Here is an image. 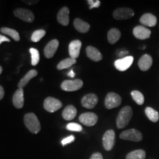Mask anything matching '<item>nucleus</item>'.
<instances>
[{
  "mask_svg": "<svg viewBox=\"0 0 159 159\" xmlns=\"http://www.w3.org/2000/svg\"><path fill=\"white\" fill-rule=\"evenodd\" d=\"M145 114L151 122H157L159 120V113L150 107L145 108Z\"/></svg>",
  "mask_w": 159,
  "mask_h": 159,
  "instance_id": "393cba45",
  "label": "nucleus"
},
{
  "mask_svg": "<svg viewBox=\"0 0 159 159\" xmlns=\"http://www.w3.org/2000/svg\"><path fill=\"white\" fill-rule=\"evenodd\" d=\"M90 159H103L102 155L100 152H94V154H92V156H91Z\"/></svg>",
  "mask_w": 159,
  "mask_h": 159,
  "instance_id": "f704fd0d",
  "label": "nucleus"
},
{
  "mask_svg": "<svg viewBox=\"0 0 159 159\" xmlns=\"http://www.w3.org/2000/svg\"><path fill=\"white\" fill-rule=\"evenodd\" d=\"M76 63V60L69 57V58H66L63 61H61L57 66V69L58 70H63V69L69 68L71 66L74 65Z\"/></svg>",
  "mask_w": 159,
  "mask_h": 159,
  "instance_id": "cd10ccee",
  "label": "nucleus"
},
{
  "mask_svg": "<svg viewBox=\"0 0 159 159\" xmlns=\"http://www.w3.org/2000/svg\"><path fill=\"white\" fill-rule=\"evenodd\" d=\"M43 107H44L45 110L48 112L53 113L59 110L62 107V103L59 99L49 97L45 99L44 102H43Z\"/></svg>",
  "mask_w": 159,
  "mask_h": 159,
  "instance_id": "423d86ee",
  "label": "nucleus"
},
{
  "mask_svg": "<svg viewBox=\"0 0 159 159\" xmlns=\"http://www.w3.org/2000/svg\"><path fill=\"white\" fill-rule=\"evenodd\" d=\"M86 55L89 58L94 61H99L102 59V55L101 54V52L98 49L95 47H92V46H89L87 47L86 49Z\"/></svg>",
  "mask_w": 159,
  "mask_h": 159,
  "instance_id": "aec40b11",
  "label": "nucleus"
},
{
  "mask_svg": "<svg viewBox=\"0 0 159 159\" xmlns=\"http://www.w3.org/2000/svg\"><path fill=\"white\" fill-rule=\"evenodd\" d=\"M77 115V109L75 108V106L73 105H68L65 108L64 110H63L62 113L63 118L65 119V120L69 121L72 120L73 119H75V117Z\"/></svg>",
  "mask_w": 159,
  "mask_h": 159,
  "instance_id": "4be33fe9",
  "label": "nucleus"
},
{
  "mask_svg": "<svg viewBox=\"0 0 159 159\" xmlns=\"http://www.w3.org/2000/svg\"><path fill=\"white\" fill-rule=\"evenodd\" d=\"M87 2L89 5V9L97 8L101 5V2L99 0H88Z\"/></svg>",
  "mask_w": 159,
  "mask_h": 159,
  "instance_id": "473e14b6",
  "label": "nucleus"
},
{
  "mask_svg": "<svg viewBox=\"0 0 159 159\" xmlns=\"http://www.w3.org/2000/svg\"><path fill=\"white\" fill-rule=\"evenodd\" d=\"M138 65L139 69L142 71H148L150 69V67L152 65V58L150 55L145 54L141 57V58L139 60Z\"/></svg>",
  "mask_w": 159,
  "mask_h": 159,
  "instance_id": "dca6fc26",
  "label": "nucleus"
},
{
  "mask_svg": "<svg viewBox=\"0 0 159 159\" xmlns=\"http://www.w3.org/2000/svg\"><path fill=\"white\" fill-rule=\"evenodd\" d=\"M120 139L123 140L132 141V142H141L142 140L143 136L142 133L136 129H129V130L123 131L119 135Z\"/></svg>",
  "mask_w": 159,
  "mask_h": 159,
  "instance_id": "7ed1b4c3",
  "label": "nucleus"
},
{
  "mask_svg": "<svg viewBox=\"0 0 159 159\" xmlns=\"http://www.w3.org/2000/svg\"><path fill=\"white\" fill-rule=\"evenodd\" d=\"M2 67L1 66H0V75L2 74Z\"/></svg>",
  "mask_w": 159,
  "mask_h": 159,
  "instance_id": "a19ab883",
  "label": "nucleus"
},
{
  "mask_svg": "<svg viewBox=\"0 0 159 159\" xmlns=\"http://www.w3.org/2000/svg\"><path fill=\"white\" fill-rule=\"evenodd\" d=\"M25 102L23 89H19L16 91L13 97V104L16 108H22Z\"/></svg>",
  "mask_w": 159,
  "mask_h": 159,
  "instance_id": "f3484780",
  "label": "nucleus"
},
{
  "mask_svg": "<svg viewBox=\"0 0 159 159\" xmlns=\"http://www.w3.org/2000/svg\"><path fill=\"white\" fill-rule=\"evenodd\" d=\"M24 122L28 130L33 134H36L41 130V124L36 115L33 113L27 114L24 117Z\"/></svg>",
  "mask_w": 159,
  "mask_h": 159,
  "instance_id": "f03ea898",
  "label": "nucleus"
},
{
  "mask_svg": "<svg viewBox=\"0 0 159 159\" xmlns=\"http://www.w3.org/2000/svg\"><path fill=\"white\" fill-rule=\"evenodd\" d=\"M73 25H74L75 28L76 29L77 31L80 32V33H87V32L89 30V29H90V25H89V24L83 21V20L80 19H75Z\"/></svg>",
  "mask_w": 159,
  "mask_h": 159,
  "instance_id": "412c9836",
  "label": "nucleus"
},
{
  "mask_svg": "<svg viewBox=\"0 0 159 159\" xmlns=\"http://www.w3.org/2000/svg\"><path fill=\"white\" fill-rule=\"evenodd\" d=\"M133 116V110L130 106L121 109L116 118V126L119 129L124 128L129 124Z\"/></svg>",
  "mask_w": 159,
  "mask_h": 159,
  "instance_id": "f257e3e1",
  "label": "nucleus"
},
{
  "mask_svg": "<svg viewBox=\"0 0 159 159\" xmlns=\"http://www.w3.org/2000/svg\"><path fill=\"white\" fill-rule=\"evenodd\" d=\"M83 82L81 80H67L61 83V89L65 91H75L83 87Z\"/></svg>",
  "mask_w": 159,
  "mask_h": 159,
  "instance_id": "20e7f679",
  "label": "nucleus"
},
{
  "mask_svg": "<svg viewBox=\"0 0 159 159\" xmlns=\"http://www.w3.org/2000/svg\"><path fill=\"white\" fill-rule=\"evenodd\" d=\"M14 15L19 19L30 23L33 22L35 19L34 14L33 13V12L25 8L16 9L14 11Z\"/></svg>",
  "mask_w": 159,
  "mask_h": 159,
  "instance_id": "9b49d317",
  "label": "nucleus"
},
{
  "mask_svg": "<svg viewBox=\"0 0 159 159\" xmlns=\"http://www.w3.org/2000/svg\"><path fill=\"white\" fill-rule=\"evenodd\" d=\"M25 2H27V4L28 5H34V4H36L38 2V1H25Z\"/></svg>",
  "mask_w": 159,
  "mask_h": 159,
  "instance_id": "ea45409f",
  "label": "nucleus"
},
{
  "mask_svg": "<svg viewBox=\"0 0 159 159\" xmlns=\"http://www.w3.org/2000/svg\"><path fill=\"white\" fill-rule=\"evenodd\" d=\"M4 96H5V91H4L3 87L0 85V100L3 99Z\"/></svg>",
  "mask_w": 159,
  "mask_h": 159,
  "instance_id": "4c0bfd02",
  "label": "nucleus"
},
{
  "mask_svg": "<svg viewBox=\"0 0 159 159\" xmlns=\"http://www.w3.org/2000/svg\"><path fill=\"white\" fill-rule=\"evenodd\" d=\"M37 75L38 71L36 70H35V69H32V70L29 71L25 75V77L20 80L19 84H18L19 89H23L24 87L30 82V80L31 79H33V77L37 76Z\"/></svg>",
  "mask_w": 159,
  "mask_h": 159,
  "instance_id": "5701e85b",
  "label": "nucleus"
},
{
  "mask_svg": "<svg viewBox=\"0 0 159 159\" xmlns=\"http://www.w3.org/2000/svg\"><path fill=\"white\" fill-rule=\"evenodd\" d=\"M103 147L106 150H111L115 144V132L113 130H108L105 133L102 137Z\"/></svg>",
  "mask_w": 159,
  "mask_h": 159,
  "instance_id": "0eeeda50",
  "label": "nucleus"
},
{
  "mask_svg": "<svg viewBox=\"0 0 159 159\" xmlns=\"http://www.w3.org/2000/svg\"><path fill=\"white\" fill-rule=\"evenodd\" d=\"M131 96L134 100L136 102L137 104L139 105H142L144 102V97L139 91H131Z\"/></svg>",
  "mask_w": 159,
  "mask_h": 159,
  "instance_id": "c85d7f7f",
  "label": "nucleus"
},
{
  "mask_svg": "<svg viewBox=\"0 0 159 159\" xmlns=\"http://www.w3.org/2000/svg\"><path fill=\"white\" fill-rule=\"evenodd\" d=\"M146 152L143 150H136L129 152L127 155L126 159H145Z\"/></svg>",
  "mask_w": 159,
  "mask_h": 159,
  "instance_id": "bb28decb",
  "label": "nucleus"
},
{
  "mask_svg": "<svg viewBox=\"0 0 159 159\" xmlns=\"http://www.w3.org/2000/svg\"><path fill=\"white\" fill-rule=\"evenodd\" d=\"M46 35V31L44 30H38L33 32L31 36V41L33 42H39L42 38Z\"/></svg>",
  "mask_w": 159,
  "mask_h": 159,
  "instance_id": "7c9ffc66",
  "label": "nucleus"
},
{
  "mask_svg": "<svg viewBox=\"0 0 159 159\" xmlns=\"http://www.w3.org/2000/svg\"><path fill=\"white\" fill-rule=\"evenodd\" d=\"M75 137L73 136V135H70V136L66 137L61 141V144H62L63 146H66V144H70V143H72L75 141Z\"/></svg>",
  "mask_w": 159,
  "mask_h": 159,
  "instance_id": "72a5a7b5",
  "label": "nucleus"
},
{
  "mask_svg": "<svg viewBox=\"0 0 159 159\" xmlns=\"http://www.w3.org/2000/svg\"><path fill=\"white\" fill-rule=\"evenodd\" d=\"M69 10L67 7H63L60 10L57 15V21L63 26H67L69 23Z\"/></svg>",
  "mask_w": 159,
  "mask_h": 159,
  "instance_id": "a211bd4d",
  "label": "nucleus"
},
{
  "mask_svg": "<svg viewBox=\"0 0 159 159\" xmlns=\"http://www.w3.org/2000/svg\"><path fill=\"white\" fill-rule=\"evenodd\" d=\"M79 120L85 126L91 127L96 125L97 121H98V116L94 113L86 112L82 114L79 116Z\"/></svg>",
  "mask_w": 159,
  "mask_h": 159,
  "instance_id": "6e6552de",
  "label": "nucleus"
},
{
  "mask_svg": "<svg viewBox=\"0 0 159 159\" xmlns=\"http://www.w3.org/2000/svg\"><path fill=\"white\" fill-rule=\"evenodd\" d=\"M129 53L128 50H120L118 52H116V54L118 55V56H125Z\"/></svg>",
  "mask_w": 159,
  "mask_h": 159,
  "instance_id": "e433bc0d",
  "label": "nucleus"
},
{
  "mask_svg": "<svg viewBox=\"0 0 159 159\" xmlns=\"http://www.w3.org/2000/svg\"><path fill=\"white\" fill-rule=\"evenodd\" d=\"M30 52L31 55V64L36 66L40 61V54L39 50L35 48L30 49Z\"/></svg>",
  "mask_w": 159,
  "mask_h": 159,
  "instance_id": "c756f323",
  "label": "nucleus"
},
{
  "mask_svg": "<svg viewBox=\"0 0 159 159\" xmlns=\"http://www.w3.org/2000/svg\"><path fill=\"white\" fill-rule=\"evenodd\" d=\"M66 129L67 130L70 131H75V132H80L82 131L83 128L80 125L77 124V123L71 122L69 123L68 125H66Z\"/></svg>",
  "mask_w": 159,
  "mask_h": 159,
  "instance_id": "2f4dec72",
  "label": "nucleus"
},
{
  "mask_svg": "<svg viewBox=\"0 0 159 159\" xmlns=\"http://www.w3.org/2000/svg\"><path fill=\"white\" fill-rule=\"evenodd\" d=\"M121 37V33L118 29L112 28L108 33V41L111 44H114Z\"/></svg>",
  "mask_w": 159,
  "mask_h": 159,
  "instance_id": "b1692460",
  "label": "nucleus"
},
{
  "mask_svg": "<svg viewBox=\"0 0 159 159\" xmlns=\"http://www.w3.org/2000/svg\"><path fill=\"white\" fill-rule=\"evenodd\" d=\"M122 103V97L114 92L107 94L105 99V105L108 109H113L119 106Z\"/></svg>",
  "mask_w": 159,
  "mask_h": 159,
  "instance_id": "39448f33",
  "label": "nucleus"
},
{
  "mask_svg": "<svg viewBox=\"0 0 159 159\" xmlns=\"http://www.w3.org/2000/svg\"><path fill=\"white\" fill-rule=\"evenodd\" d=\"M82 43L80 40H74L69 45V53L70 57L73 59L77 58L80 55Z\"/></svg>",
  "mask_w": 159,
  "mask_h": 159,
  "instance_id": "2eb2a0df",
  "label": "nucleus"
},
{
  "mask_svg": "<svg viewBox=\"0 0 159 159\" xmlns=\"http://www.w3.org/2000/svg\"><path fill=\"white\" fill-rule=\"evenodd\" d=\"M140 22L146 27H155L157 24V18L152 13H144L140 18Z\"/></svg>",
  "mask_w": 159,
  "mask_h": 159,
  "instance_id": "6ab92c4d",
  "label": "nucleus"
},
{
  "mask_svg": "<svg viewBox=\"0 0 159 159\" xmlns=\"http://www.w3.org/2000/svg\"><path fill=\"white\" fill-rule=\"evenodd\" d=\"M133 62H134V57L126 56L116 60L114 62V66L119 71H124L130 68Z\"/></svg>",
  "mask_w": 159,
  "mask_h": 159,
  "instance_id": "9d476101",
  "label": "nucleus"
},
{
  "mask_svg": "<svg viewBox=\"0 0 159 159\" xmlns=\"http://www.w3.org/2000/svg\"><path fill=\"white\" fill-rule=\"evenodd\" d=\"M5 41L6 42H10V41H11V40H10L8 38L4 36V35H0V45H1L2 43L5 42Z\"/></svg>",
  "mask_w": 159,
  "mask_h": 159,
  "instance_id": "c9c22d12",
  "label": "nucleus"
},
{
  "mask_svg": "<svg viewBox=\"0 0 159 159\" xmlns=\"http://www.w3.org/2000/svg\"><path fill=\"white\" fill-rule=\"evenodd\" d=\"M68 76L71 77V78H73V77H75V71L72 70V69H71V70L69 71V72H68Z\"/></svg>",
  "mask_w": 159,
  "mask_h": 159,
  "instance_id": "58836bf2",
  "label": "nucleus"
},
{
  "mask_svg": "<svg viewBox=\"0 0 159 159\" xmlns=\"http://www.w3.org/2000/svg\"><path fill=\"white\" fill-rule=\"evenodd\" d=\"M133 33H134V36L139 40L148 39L151 35V31L150 30L142 25L135 27L133 30Z\"/></svg>",
  "mask_w": 159,
  "mask_h": 159,
  "instance_id": "f8f14e48",
  "label": "nucleus"
},
{
  "mask_svg": "<svg viewBox=\"0 0 159 159\" xmlns=\"http://www.w3.org/2000/svg\"><path fill=\"white\" fill-rule=\"evenodd\" d=\"M58 46L59 41L57 39H53L51 41H49L45 47L44 51H43L45 57L47 58H51L54 56L57 48H58Z\"/></svg>",
  "mask_w": 159,
  "mask_h": 159,
  "instance_id": "4468645a",
  "label": "nucleus"
},
{
  "mask_svg": "<svg viewBox=\"0 0 159 159\" xmlns=\"http://www.w3.org/2000/svg\"><path fill=\"white\" fill-rule=\"evenodd\" d=\"M134 16V11L128 7H119L114 11L113 16L117 20L128 19Z\"/></svg>",
  "mask_w": 159,
  "mask_h": 159,
  "instance_id": "1a4fd4ad",
  "label": "nucleus"
},
{
  "mask_svg": "<svg viewBox=\"0 0 159 159\" xmlns=\"http://www.w3.org/2000/svg\"><path fill=\"white\" fill-rule=\"evenodd\" d=\"M98 102V97L94 94H89L85 95L81 99V104L84 108L91 109L94 108Z\"/></svg>",
  "mask_w": 159,
  "mask_h": 159,
  "instance_id": "ddd939ff",
  "label": "nucleus"
},
{
  "mask_svg": "<svg viewBox=\"0 0 159 159\" xmlns=\"http://www.w3.org/2000/svg\"><path fill=\"white\" fill-rule=\"evenodd\" d=\"M0 31H1V33H2L3 34L9 35L10 37H11L12 39L16 41H19L20 40V35L19 34V33H18L16 30H15L8 28V27H2V28L0 29Z\"/></svg>",
  "mask_w": 159,
  "mask_h": 159,
  "instance_id": "a878e982",
  "label": "nucleus"
}]
</instances>
